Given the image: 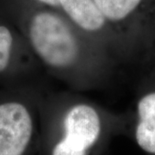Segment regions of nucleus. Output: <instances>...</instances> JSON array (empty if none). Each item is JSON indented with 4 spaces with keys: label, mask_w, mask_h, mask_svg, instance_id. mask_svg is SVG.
<instances>
[{
    "label": "nucleus",
    "mask_w": 155,
    "mask_h": 155,
    "mask_svg": "<svg viewBox=\"0 0 155 155\" xmlns=\"http://www.w3.org/2000/svg\"><path fill=\"white\" fill-rule=\"evenodd\" d=\"M4 18L18 29L41 67L73 91L103 88L116 74L118 62L59 10L28 7Z\"/></svg>",
    "instance_id": "nucleus-1"
},
{
    "label": "nucleus",
    "mask_w": 155,
    "mask_h": 155,
    "mask_svg": "<svg viewBox=\"0 0 155 155\" xmlns=\"http://www.w3.org/2000/svg\"><path fill=\"white\" fill-rule=\"evenodd\" d=\"M40 155H97L124 131L127 117L76 92L42 94Z\"/></svg>",
    "instance_id": "nucleus-2"
},
{
    "label": "nucleus",
    "mask_w": 155,
    "mask_h": 155,
    "mask_svg": "<svg viewBox=\"0 0 155 155\" xmlns=\"http://www.w3.org/2000/svg\"><path fill=\"white\" fill-rule=\"evenodd\" d=\"M37 85L0 88V155H40Z\"/></svg>",
    "instance_id": "nucleus-3"
},
{
    "label": "nucleus",
    "mask_w": 155,
    "mask_h": 155,
    "mask_svg": "<svg viewBox=\"0 0 155 155\" xmlns=\"http://www.w3.org/2000/svg\"><path fill=\"white\" fill-rule=\"evenodd\" d=\"M59 1V11L79 30L108 51L119 65L130 57L131 52L94 0Z\"/></svg>",
    "instance_id": "nucleus-4"
},
{
    "label": "nucleus",
    "mask_w": 155,
    "mask_h": 155,
    "mask_svg": "<svg viewBox=\"0 0 155 155\" xmlns=\"http://www.w3.org/2000/svg\"><path fill=\"white\" fill-rule=\"evenodd\" d=\"M41 68L18 29L0 17V87L35 84Z\"/></svg>",
    "instance_id": "nucleus-5"
},
{
    "label": "nucleus",
    "mask_w": 155,
    "mask_h": 155,
    "mask_svg": "<svg viewBox=\"0 0 155 155\" xmlns=\"http://www.w3.org/2000/svg\"><path fill=\"white\" fill-rule=\"evenodd\" d=\"M132 53L155 0H94Z\"/></svg>",
    "instance_id": "nucleus-6"
},
{
    "label": "nucleus",
    "mask_w": 155,
    "mask_h": 155,
    "mask_svg": "<svg viewBox=\"0 0 155 155\" xmlns=\"http://www.w3.org/2000/svg\"><path fill=\"white\" fill-rule=\"evenodd\" d=\"M134 138L145 153L155 155V87L144 91L137 99Z\"/></svg>",
    "instance_id": "nucleus-7"
},
{
    "label": "nucleus",
    "mask_w": 155,
    "mask_h": 155,
    "mask_svg": "<svg viewBox=\"0 0 155 155\" xmlns=\"http://www.w3.org/2000/svg\"><path fill=\"white\" fill-rule=\"evenodd\" d=\"M28 7H48L59 10V0H0V17Z\"/></svg>",
    "instance_id": "nucleus-8"
}]
</instances>
